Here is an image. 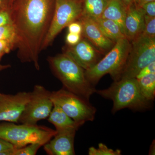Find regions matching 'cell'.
Masks as SVG:
<instances>
[{
	"label": "cell",
	"mask_w": 155,
	"mask_h": 155,
	"mask_svg": "<svg viewBox=\"0 0 155 155\" xmlns=\"http://www.w3.org/2000/svg\"><path fill=\"white\" fill-rule=\"evenodd\" d=\"M82 8L81 16L93 19L101 17L109 0H79Z\"/></svg>",
	"instance_id": "obj_18"
},
{
	"label": "cell",
	"mask_w": 155,
	"mask_h": 155,
	"mask_svg": "<svg viewBox=\"0 0 155 155\" xmlns=\"http://www.w3.org/2000/svg\"><path fill=\"white\" fill-rule=\"evenodd\" d=\"M11 7L6 6L0 8V26L12 23Z\"/></svg>",
	"instance_id": "obj_25"
},
{
	"label": "cell",
	"mask_w": 155,
	"mask_h": 155,
	"mask_svg": "<svg viewBox=\"0 0 155 155\" xmlns=\"http://www.w3.org/2000/svg\"><path fill=\"white\" fill-rule=\"evenodd\" d=\"M82 14L80 2L55 0L52 19L42 46V51L52 44L57 35L71 22L77 21Z\"/></svg>",
	"instance_id": "obj_8"
},
{
	"label": "cell",
	"mask_w": 155,
	"mask_h": 155,
	"mask_svg": "<svg viewBox=\"0 0 155 155\" xmlns=\"http://www.w3.org/2000/svg\"><path fill=\"white\" fill-rule=\"evenodd\" d=\"M125 16L126 9L120 0H109L101 17L110 19L116 22L124 34V21Z\"/></svg>",
	"instance_id": "obj_16"
},
{
	"label": "cell",
	"mask_w": 155,
	"mask_h": 155,
	"mask_svg": "<svg viewBox=\"0 0 155 155\" xmlns=\"http://www.w3.org/2000/svg\"><path fill=\"white\" fill-rule=\"evenodd\" d=\"M78 21L82 25V36L88 40L101 54L105 55L114 46L116 43L104 35L93 19L81 16Z\"/></svg>",
	"instance_id": "obj_12"
},
{
	"label": "cell",
	"mask_w": 155,
	"mask_h": 155,
	"mask_svg": "<svg viewBox=\"0 0 155 155\" xmlns=\"http://www.w3.org/2000/svg\"><path fill=\"white\" fill-rule=\"evenodd\" d=\"M63 53L85 70H88L96 65L101 60V55H102L83 37L75 45L65 46Z\"/></svg>",
	"instance_id": "obj_11"
},
{
	"label": "cell",
	"mask_w": 155,
	"mask_h": 155,
	"mask_svg": "<svg viewBox=\"0 0 155 155\" xmlns=\"http://www.w3.org/2000/svg\"><path fill=\"white\" fill-rule=\"evenodd\" d=\"M42 146L39 143H31L25 146L8 150L2 152L0 155H35Z\"/></svg>",
	"instance_id": "obj_20"
},
{
	"label": "cell",
	"mask_w": 155,
	"mask_h": 155,
	"mask_svg": "<svg viewBox=\"0 0 155 155\" xmlns=\"http://www.w3.org/2000/svg\"><path fill=\"white\" fill-rule=\"evenodd\" d=\"M93 19L104 35L114 42L126 37L118 24L113 20L101 17Z\"/></svg>",
	"instance_id": "obj_17"
},
{
	"label": "cell",
	"mask_w": 155,
	"mask_h": 155,
	"mask_svg": "<svg viewBox=\"0 0 155 155\" xmlns=\"http://www.w3.org/2000/svg\"><path fill=\"white\" fill-rule=\"evenodd\" d=\"M8 5H11L9 0H0V8Z\"/></svg>",
	"instance_id": "obj_34"
},
{
	"label": "cell",
	"mask_w": 155,
	"mask_h": 155,
	"mask_svg": "<svg viewBox=\"0 0 155 155\" xmlns=\"http://www.w3.org/2000/svg\"><path fill=\"white\" fill-rule=\"evenodd\" d=\"M47 61L53 74L65 89L87 100L96 93L95 86L87 79L85 70L67 55L63 53L50 56Z\"/></svg>",
	"instance_id": "obj_2"
},
{
	"label": "cell",
	"mask_w": 155,
	"mask_h": 155,
	"mask_svg": "<svg viewBox=\"0 0 155 155\" xmlns=\"http://www.w3.org/2000/svg\"><path fill=\"white\" fill-rule=\"evenodd\" d=\"M126 10L130 6L134 4V0H120Z\"/></svg>",
	"instance_id": "obj_31"
},
{
	"label": "cell",
	"mask_w": 155,
	"mask_h": 155,
	"mask_svg": "<svg viewBox=\"0 0 155 155\" xmlns=\"http://www.w3.org/2000/svg\"><path fill=\"white\" fill-rule=\"evenodd\" d=\"M88 153L89 155H121V150L109 148L106 145L101 143L98 144V148L94 147H90Z\"/></svg>",
	"instance_id": "obj_21"
},
{
	"label": "cell",
	"mask_w": 155,
	"mask_h": 155,
	"mask_svg": "<svg viewBox=\"0 0 155 155\" xmlns=\"http://www.w3.org/2000/svg\"><path fill=\"white\" fill-rule=\"evenodd\" d=\"M51 94L44 87L35 85L18 123L35 125L38 121L47 119L54 107Z\"/></svg>",
	"instance_id": "obj_9"
},
{
	"label": "cell",
	"mask_w": 155,
	"mask_h": 155,
	"mask_svg": "<svg viewBox=\"0 0 155 155\" xmlns=\"http://www.w3.org/2000/svg\"><path fill=\"white\" fill-rule=\"evenodd\" d=\"M30 95L31 92L25 91L19 92L15 94L0 93V122L19 123Z\"/></svg>",
	"instance_id": "obj_10"
},
{
	"label": "cell",
	"mask_w": 155,
	"mask_h": 155,
	"mask_svg": "<svg viewBox=\"0 0 155 155\" xmlns=\"http://www.w3.org/2000/svg\"><path fill=\"white\" fill-rule=\"evenodd\" d=\"M14 147L10 143L0 138V153L2 152L14 149Z\"/></svg>",
	"instance_id": "obj_30"
},
{
	"label": "cell",
	"mask_w": 155,
	"mask_h": 155,
	"mask_svg": "<svg viewBox=\"0 0 155 155\" xmlns=\"http://www.w3.org/2000/svg\"><path fill=\"white\" fill-rule=\"evenodd\" d=\"M154 1L155 0H134V5L136 7L140 8L145 3Z\"/></svg>",
	"instance_id": "obj_32"
},
{
	"label": "cell",
	"mask_w": 155,
	"mask_h": 155,
	"mask_svg": "<svg viewBox=\"0 0 155 155\" xmlns=\"http://www.w3.org/2000/svg\"><path fill=\"white\" fill-rule=\"evenodd\" d=\"M153 73H155V61L150 63L148 65L143 67L139 72L135 78L137 79H140L143 76Z\"/></svg>",
	"instance_id": "obj_27"
},
{
	"label": "cell",
	"mask_w": 155,
	"mask_h": 155,
	"mask_svg": "<svg viewBox=\"0 0 155 155\" xmlns=\"http://www.w3.org/2000/svg\"><path fill=\"white\" fill-rule=\"evenodd\" d=\"M51 99L54 104L58 106L78 123L84 125L95 119L97 109L89 100L73 93L64 87L51 92Z\"/></svg>",
	"instance_id": "obj_6"
},
{
	"label": "cell",
	"mask_w": 155,
	"mask_h": 155,
	"mask_svg": "<svg viewBox=\"0 0 155 155\" xmlns=\"http://www.w3.org/2000/svg\"><path fill=\"white\" fill-rule=\"evenodd\" d=\"M144 28V14L133 4L126 10L124 34L130 42L140 36Z\"/></svg>",
	"instance_id": "obj_14"
},
{
	"label": "cell",
	"mask_w": 155,
	"mask_h": 155,
	"mask_svg": "<svg viewBox=\"0 0 155 155\" xmlns=\"http://www.w3.org/2000/svg\"><path fill=\"white\" fill-rule=\"evenodd\" d=\"M142 94L146 99L153 102L155 98V73L137 79Z\"/></svg>",
	"instance_id": "obj_19"
},
{
	"label": "cell",
	"mask_w": 155,
	"mask_h": 155,
	"mask_svg": "<svg viewBox=\"0 0 155 155\" xmlns=\"http://www.w3.org/2000/svg\"><path fill=\"white\" fill-rule=\"evenodd\" d=\"M74 1H78V0H74Z\"/></svg>",
	"instance_id": "obj_37"
},
{
	"label": "cell",
	"mask_w": 155,
	"mask_h": 155,
	"mask_svg": "<svg viewBox=\"0 0 155 155\" xmlns=\"http://www.w3.org/2000/svg\"><path fill=\"white\" fill-rule=\"evenodd\" d=\"M96 93L113 102L112 113L116 114L127 108L134 111H144L152 107L153 102L146 99L142 94L136 78H122L114 82L108 88Z\"/></svg>",
	"instance_id": "obj_3"
},
{
	"label": "cell",
	"mask_w": 155,
	"mask_h": 155,
	"mask_svg": "<svg viewBox=\"0 0 155 155\" xmlns=\"http://www.w3.org/2000/svg\"><path fill=\"white\" fill-rule=\"evenodd\" d=\"M141 35L155 38V17L144 15V28Z\"/></svg>",
	"instance_id": "obj_23"
},
{
	"label": "cell",
	"mask_w": 155,
	"mask_h": 155,
	"mask_svg": "<svg viewBox=\"0 0 155 155\" xmlns=\"http://www.w3.org/2000/svg\"><path fill=\"white\" fill-rule=\"evenodd\" d=\"M48 119L50 123L54 126L57 131L69 129L77 130L83 125L75 122L55 104H54Z\"/></svg>",
	"instance_id": "obj_15"
},
{
	"label": "cell",
	"mask_w": 155,
	"mask_h": 155,
	"mask_svg": "<svg viewBox=\"0 0 155 155\" xmlns=\"http://www.w3.org/2000/svg\"><path fill=\"white\" fill-rule=\"evenodd\" d=\"M55 0H13L11 21L16 32L17 56L22 63L40 69L39 56L49 28Z\"/></svg>",
	"instance_id": "obj_1"
},
{
	"label": "cell",
	"mask_w": 155,
	"mask_h": 155,
	"mask_svg": "<svg viewBox=\"0 0 155 155\" xmlns=\"http://www.w3.org/2000/svg\"><path fill=\"white\" fill-rule=\"evenodd\" d=\"M15 48V42L14 41L3 40H0V62L3 56L8 54Z\"/></svg>",
	"instance_id": "obj_24"
},
{
	"label": "cell",
	"mask_w": 155,
	"mask_h": 155,
	"mask_svg": "<svg viewBox=\"0 0 155 155\" xmlns=\"http://www.w3.org/2000/svg\"><path fill=\"white\" fill-rule=\"evenodd\" d=\"M82 38L81 35L68 32L66 37V42L67 45H75L79 42Z\"/></svg>",
	"instance_id": "obj_28"
},
{
	"label": "cell",
	"mask_w": 155,
	"mask_h": 155,
	"mask_svg": "<svg viewBox=\"0 0 155 155\" xmlns=\"http://www.w3.org/2000/svg\"><path fill=\"white\" fill-rule=\"evenodd\" d=\"M130 48L131 43L126 37L116 41L113 48L96 65L85 70V76L89 82L95 86L107 74H110L114 81L118 80Z\"/></svg>",
	"instance_id": "obj_4"
},
{
	"label": "cell",
	"mask_w": 155,
	"mask_h": 155,
	"mask_svg": "<svg viewBox=\"0 0 155 155\" xmlns=\"http://www.w3.org/2000/svg\"><path fill=\"white\" fill-rule=\"evenodd\" d=\"M56 133V130L37 124L17 125L7 122L0 123V138L10 143L15 148L31 143H39L43 146Z\"/></svg>",
	"instance_id": "obj_5"
},
{
	"label": "cell",
	"mask_w": 155,
	"mask_h": 155,
	"mask_svg": "<svg viewBox=\"0 0 155 155\" xmlns=\"http://www.w3.org/2000/svg\"><path fill=\"white\" fill-rule=\"evenodd\" d=\"M14 41L16 45V32L12 23L0 26V40Z\"/></svg>",
	"instance_id": "obj_22"
},
{
	"label": "cell",
	"mask_w": 155,
	"mask_h": 155,
	"mask_svg": "<svg viewBox=\"0 0 155 155\" xmlns=\"http://www.w3.org/2000/svg\"><path fill=\"white\" fill-rule=\"evenodd\" d=\"M130 43V52L117 80L135 78L143 67L155 61V38L140 35Z\"/></svg>",
	"instance_id": "obj_7"
},
{
	"label": "cell",
	"mask_w": 155,
	"mask_h": 155,
	"mask_svg": "<svg viewBox=\"0 0 155 155\" xmlns=\"http://www.w3.org/2000/svg\"><path fill=\"white\" fill-rule=\"evenodd\" d=\"M9 1H10V2H11V3H12V1H13V0H9Z\"/></svg>",
	"instance_id": "obj_36"
},
{
	"label": "cell",
	"mask_w": 155,
	"mask_h": 155,
	"mask_svg": "<svg viewBox=\"0 0 155 155\" xmlns=\"http://www.w3.org/2000/svg\"><path fill=\"white\" fill-rule=\"evenodd\" d=\"M67 27H68V32L81 35L82 33V25L78 20L71 22L67 26Z\"/></svg>",
	"instance_id": "obj_29"
},
{
	"label": "cell",
	"mask_w": 155,
	"mask_h": 155,
	"mask_svg": "<svg viewBox=\"0 0 155 155\" xmlns=\"http://www.w3.org/2000/svg\"><path fill=\"white\" fill-rule=\"evenodd\" d=\"M144 15L150 17H155V1L145 3L140 7Z\"/></svg>",
	"instance_id": "obj_26"
},
{
	"label": "cell",
	"mask_w": 155,
	"mask_h": 155,
	"mask_svg": "<svg viewBox=\"0 0 155 155\" xmlns=\"http://www.w3.org/2000/svg\"><path fill=\"white\" fill-rule=\"evenodd\" d=\"M11 67V66L10 65H2L0 64V72Z\"/></svg>",
	"instance_id": "obj_35"
},
{
	"label": "cell",
	"mask_w": 155,
	"mask_h": 155,
	"mask_svg": "<svg viewBox=\"0 0 155 155\" xmlns=\"http://www.w3.org/2000/svg\"><path fill=\"white\" fill-rule=\"evenodd\" d=\"M76 131L74 129L57 131L54 137L44 145V150L49 155H75L74 140Z\"/></svg>",
	"instance_id": "obj_13"
},
{
	"label": "cell",
	"mask_w": 155,
	"mask_h": 155,
	"mask_svg": "<svg viewBox=\"0 0 155 155\" xmlns=\"http://www.w3.org/2000/svg\"><path fill=\"white\" fill-rule=\"evenodd\" d=\"M155 154V140H153L150 146L149 155H154Z\"/></svg>",
	"instance_id": "obj_33"
}]
</instances>
